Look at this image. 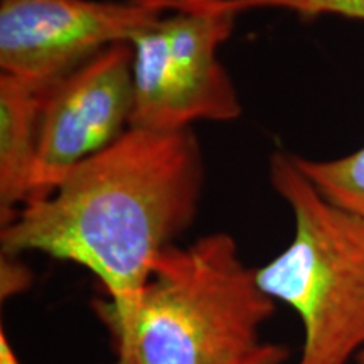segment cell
<instances>
[{
    "instance_id": "obj_1",
    "label": "cell",
    "mask_w": 364,
    "mask_h": 364,
    "mask_svg": "<svg viewBox=\"0 0 364 364\" xmlns=\"http://www.w3.org/2000/svg\"><path fill=\"white\" fill-rule=\"evenodd\" d=\"M203 186L193 130L130 127L48 198L24 204L4 223L2 255L36 252L88 268L110 297L98 311L115 341V364H134L140 300L154 262L194 223Z\"/></svg>"
},
{
    "instance_id": "obj_2",
    "label": "cell",
    "mask_w": 364,
    "mask_h": 364,
    "mask_svg": "<svg viewBox=\"0 0 364 364\" xmlns=\"http://www.w3.org/2000/svg\"><path fill=\"white\" fill-rule=\"evenodd\" d=\"M273 312L231 235L171 245L142 292L134 364H245L265 344L260 327Z\"/></svg>"
},
{
    "instance_id": "obj_3",
    "label": "cell",
    "mask_w": 364,
    "mask_h": 364,
    "mask_svg": "<svg viewBox=\"0 0 364 364\" xmlns=\"http://www.w3.org/2000/svg\"><path fill=\"white\" fill-rule=\"evenodd\" d=\"M273 189L294 215V238L257 268L273 300L299 314L304 327L297 364H348L364 349V221L327 201L292 156L270 159Z\"/></svg>"
},
{
    "instance_id": "obj_4",
    "label": "cell",
    "mask_w": 364,
    "mask_h": 364,
    "mask_svg": "<svg viewBox=\"0 0 364 364\" xmlns=\"http://www.w3.org/2000/svg\"><path fill=\"white\" fill-rule=\"evenodd\" d=\"M171 12L130 41L134 112L130 127L184 130L194 122H231L241 103L218 49L236 14L221 0H164Z\"/></svg>"
},
{
    "instance_id": "obj_5",
    "label": "cell",
    "mask_w": 364,
    "mask_h": 364,
    "mask_svg": "<svg viewBox=\"0 0 364 364\" xmlns=\"http://www.w3.org/2000/svg\"><path fill=\"white\" fill-rule=\"evenodd\" d=\"M167 12L164 0H0V68L53 83Z\"/></svg>"
},
{
    "instance_id": "obj_6",
    "label": "cell",
    "mask_w": 364,
    "mask_h": 364,
    "mask_svg": "<svg viewBox=\"0 0 364 364\" xmlns=\"http://www.w3.org/2000/svg\"><path fill=\"white\" fill-rule=\"evenodd\" d=\"M132 112L130 43L103 49L54 81L41 118L38 162L27 203L48 198L75 167L120 139L130 129Z\"/></svg>"
},
{
    "instance_id": "obj_7",
    "label": "cell",
    "mask_w": 364,
    "mask_h": 364,
    "mask_svg": "<svg viewBox=\"0 0 364 364\" xmlns=\"http://www.w3.org/2000/svg\"><path fill=\"white\" fill-rule=\"evenodd\" d=\"M58 81V80H56ZM54 83V81H53ZM53 83L0 76V223L29 201L38 162L41 118Z\"/></svg>"
},
{
    "instance_id": "obj_8",
    "label": "cell",
    "mask_w": 364,
    "mask_h": 364,
    "mask_svg": "<svg viewBox=\"0 0 364 364\" xmlns=\"http://www.w3.org/2000/svg\"><path fill=\"white\" fill-rule=\"evenodd\" d=\"M292 159L327 201L364 221V147L329 161L299 156Z\"/></svg>"
},
{
    "instance_id": "obj_9",
    "label": "cell",
    "mask_w": 364,
    "mask_h": 364,
    "mask_svg": "<svg viewBox=\"0 0 364 364\" xmlns=\"http://www.w3.org/2000/svg\"><path fill=\"white\" fill-rule=\"evenodd\" d=\"M228 9L245 12L250 9H279L292 12L302 21L324 16L364 21V0H223Z\"/></svg>"
},
{
    "instance_id": "obj_10",
    "label": "cell",
    "mask_w": 364,
    "mask_h": 364,
    "mask_svg": "<svg viewBox=\"0 0 364 364\" xmlns=\"http://www.w3.org/2000/svg\"><path fill=\"white\" fill-rule=\"evenodd\" d=\"M287 358H289V349L285 346L265 343L260 351L245 364H284Z\"/></svg>"
},
{
    "instance_id": "obj_11",
    "label": "cell",
    "mask_w": 364,
    "mask_h": 364,
    "mask_svg": "<svg viewBox=\"0 0 364 364\" xmlns=\"http://www.w3.org/2000/svg\"><path fill=\"white\" fill-rule=\"evenodd\" d=\"M356 363H358V364H364V349H363L361 353L358 354V358H356Z\"/></svg>"
},
{
    "instance_id": "obj_12",
    "label": "cell",
    "mask_w": 364,
    "mask_h": 364,
    "mask_svg": "<svg viewBox=\"0 0 364 364\" xmlns=\"http://www.w3.org/2000/svg\"><path fill=\"white\" fill-rule=\"evenodd\" d=\"M177 2H201V0H177Z\"/></svg>"
}]
</instances>
